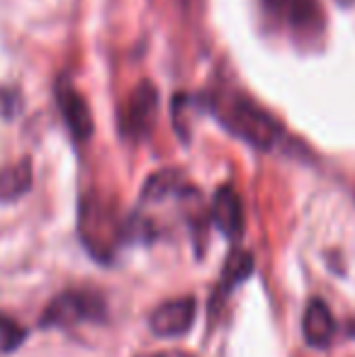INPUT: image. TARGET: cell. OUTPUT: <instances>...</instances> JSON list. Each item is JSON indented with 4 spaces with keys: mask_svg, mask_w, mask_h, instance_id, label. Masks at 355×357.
Segmentation results:
<instances>
[{
    "mask_svg": "<svg viewBox=\"0 0 355 357\" xmlns=\"http://www.w3.org/2000/svg\"><path fill=\"white\" fill-rule=\"evenodd\" d=\"M253 273V255L246 253V250H232L224 263V270H222V291H229L234 289L236 284L246 282Z\"/></svg>",
    "mask_w": 355,
    "mask_h": 357,
    "instance_id": "12",
    "label": "cell"
},
{
    "mask_svg": "<svg viewBox=\"0 0 355 357\" xmlns=\"http://www.w3.org/2000/svg\"><path fill=\"white\" fill-rule=\"evenodd\" d=\"M209 109L227 132H232L234 137L243 139L256 149H273L282 137V127H280L278 119L266 112L258 102H253L251 98L236 93V90L212 95Z\"/></svg>",
    "mask_w": 355,
    "mask_h": 357,
    "instance_id": "1",
    "label": "cell"
},
{
    "mask_svg": "<svg viewBox=\"0 0 355 357\" xmlns=\"http://www.w3.org/2000/svg\"><path fill=\"white\" fill-rule=\"evenodd\" d=\"M156 102H158V93L149 80L139 83L132 90L129 100L119 109V132H122L124 139L139 142V139L149 137L153 117H156Z\"/></svg>",
    "mask_w": 355,
    "mask_h": 357,
    "instance_id": "5",
    "label": "cell"
},
{
    "mask_svg": "<svg viewBox=\"0 0 355 357\" xmlns=\"http://www.w3.org/2000/svg\"><path fill=\"white\" fill-rule=\"evenodd\" d=\"M270 20L297 39H317L324 32L322 5L317 0H263Z\"/></svg>",
    "mask_w": 355,
    "mask_h": 357,
    "instance_id": "4",
    "label": "cell"
},
{
    "mask_svg": "<svg viewBox=\"0 0 355 357\" xmlns=\"http://www.w3.org/2000/svg\"><path fill=\"white\" fill-rule=\"evenodd\" d=\"M139 357H192L183 350H166V353H153V355H139Z\"/></svg>",
    "mask_w": 355,
    "mask_h": 357,
    "instance_id": "15",
    "label": "cell"
},
{
    "mask_svg": "<svg viewBox=\"0 0 355 357\" xmlns=\"http://www.w3.org/2000/svg\"><path fill=\"white\" fill-rule=\"evenodd\" d=\"M56 102L63 114V122H66L68 132H71V137L76 139V142H88L95 124H93V114H90L86 98H83L68 80H61V83L56 85Z\"/></svg>",
    "mask_w": 355,
    "mask_h": 357,
    "instance_id": "7",
    "label": "cell"
},
{
    "mask_svg": "<svg viewBox=\"0 0 355 357\" xmlns=\"http://www.w3.org/2000/svg\"><path fill=\"white\" fill-rule=\"evenodd\" d=\"M209 219L227 238L239 241L243 236V226H246V221H243V204L232 185H222L214 192Z\"/></svg>",
    "mask_w": 355,
    "mask_h": 357,
    "instance_id": "8",
    "label": "cell"
},
{
    "mask_svg": "<svg viewBox=\"0 0 355 357\" xmlns=\"http://www.w3.org/2000/svg\"><path fill=\"white\" fill-rule=\"evenodd\" d=\"M32 188V163L22 158L20 163L0 168V202H15Z\"/></svg>",
    "mask_w": 355,
    "mask_h": 357,
    "instance_id": "10",
    "label": "cell"
},
{
    "mask_svg": "<svg viewBox=\"0 0 355 357\" xmlns=\"http://www.w3.org/2000/svg\"><path fill=\"white\" fill-rule=\"evenodd\" d=\"M107 316L103 296L88 289H68L54 296L42 314L44 328H71V326L93 324Z\"/></svg>",
    "mask_w": 355,
    "mask_h": 357,
    "instance_id": "3",
    "label": "cell"
},
{
    "mask_svg": "<svg viewBox=\"0 0 355 357\" xmlns=\"http://www.w3.org/2000/svg\"><path fill=\"white\" fill-rule=\"evenodd\" d=\"M348 333H351L353 338H355V321H351V324H348Z\"/></svg>",
    "mask_w": 355,
    "mask_h": 357,
    "instance_id": "16",
    "label": "cell"
},
{
    "mask_svg": "<svg viewBox=\"0 0 355 357\" xmlns=\"http://www.w3.org/2000/svg\"><path fill=\"white\" fill-rule=\"evenodd\" d=\"M302 333H304V340H307L312 348L322 350L333 343V335H336V319H333L326 301H322V299L309 301V306L304 309Z\"/></svg>",
    "mask_w": 355,
    "mask_h": 357,
    "instance_id": "9",
    "label": "cell"
},
{
    "mask_svg": "<svg viewBox=\"0 0 355 357\" xmlns=\"http://www.w3.org/2000/svg\"><path fill=\"white\" fill-rule=\"evenodd\" d=\"M24 335H27V331H24L17 321L0 314V355L17 350L20 345H22Z\"/></svg>",
    "mask_w": 355,
    "mask_h": 357,
    "instance_id": "13",
    "label": "cell"
},
{
    "mask_svg": "<svg viewBox=\"0 0 355 357\" xmlns=\"http://www.w3.org/2000/svg\"><path fill=\"white\" fill-rule=\"evenodd\" d=\"M195 311H197V304H195L192 296H180V299L173 301H163L149 316V328L158 338H180V335H185L192 328Z\"/></svg>",
    "mask_w": 355,
    "mask_h": 357,
    "instance_id": "6",
    "label": "cell"
},
{
    "mask_svg": "<svg viewBox=\"0 0 355 357\" xmlns=\"http://www.w3.org/2000/svg\"><path fill=\"white\" fill-rule=\"evenodd\" d=\"M183 178H180L178 170H161V173L151 175L144 185V199L146 202H161L166 197H173V195H183L185 192Z\"/></svg>",
    "mask_w": 355,
    "mask_h": 357,
    "instance_id": "11",
    "label": "cell"
},
{
    "mask_svg": "<svg viewBox=\"0 0 355 357\" xmlns=\"http://www.w3.org/2000/svg\"><path fill=\"white\" fill-rule=\"evenodd\" d=\"M81 238L98 260H107L114 245L124 241V224L117 212L100 199H83L81 204Z\"/></svg>",
    "mask_w": 355,
    "mask_h": 357,
    "instance_id": "2",
    "label": "cell"
},
{
    "mask_svg": "<svg viewBox=\"0 0 355 357\" xmlns=\"http://www.w3.org/2000/svg\"><path fill=\"white\" fill-rule=\"evenodd\" d=\"M0 114L5 117H15L20 114V95L13 90H0Z\"/></svg>",
    "mask_w": 355,
    "mask_h": 357,
    "instance_id": "14",
    "label": "cell"
}]
</instances>
